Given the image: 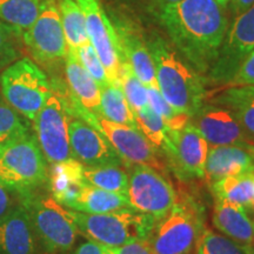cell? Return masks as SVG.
Listing matches in <instances>:
<instances>
[{
	"label": "cell",
	"instance_id": "8d00e7d4",
	"mask_svg": "<svg viewBox=\"0 0 254 254\" xmlns=\"http://www.w3.org/2000/svg\"><path fill=\"white\" fill-rule=\"evenodd\" d=\"M251 85H254V51L244 60L226 86H251Z\"/></svg>",
	"mask_w": 254,
	"mask_h": 254
},
{
	"label": "cell",
	"instance_id": "d6a6232c",
	"mask_svg": "<svg viewBox=\"0 0 254 254\" xmlns=\"http://www.w3.org/2000/svg\"><path fill=\"white\" fill-rule=\"evenodd\" d=\"M28 134V127L17 111L0 101V146Z\"/></svg>",
	"mask_w": 254,
	"mask_h": 254
},
{
	"label": "cell",
	"instance_id": "9c48e42d",
	"mask_svg": "<svg viewBox=\"0 0 254 254\" xmlns=\"http://www.w3.org/2000/svg\"><path fill=\"white\" fill-rule=\"evenodd\" d=\"M128 168L126 198L131 208L157 221L165 217L178 200V192L167 174L146 165H131Z\"/></svg>",
	"mask_w": 254,
	"mask_h": 254
},
{
	"label": "cell",
	"instance_id": "f35d334b",
	"mask_svg": "<svg viewBox=\"0 0 254 254\" xmlns=\"http://www.w3.org/2000/svg\"><path fill=\"white\" fill-rule=\"evenodd\" d=\"M72 254H113V250L97 241L87 240L80 244Z\"/></svg>",
	"mask_w": 254,
	"mask_h": 254
},
{
	"label": "cell",
	"instance_id": "d590c367",
	"mask_svg": "<svg viewBox=\"0 0 254 254\" xmlns=\"http://www.w3.org/2000/svg\"><path fill=\"white\" fill-rule=\"evenodd\" d=\"M15 39L19 38L15 36L8 25H6L0 19V68H6L19 59V51Z\"/></svg>",
	"mask_w": 254,
	"mask_h": 254
},
{
	"label": "cell",
	"instance_id": "7c38bea8",
	"mask_svg": "<svg viewBox=\"0 0 254 254\" xmlns=\"http://www.w3.org/2000/svg\"><path fill=\"white\" fill-rule=\"evenodd\" d=\"M161 152L179 180L205 178L208 142L190 122L182 129H170L167 144Z\"/></svg>",
	"mask_w": 254,
	"mask_h": 254
},
{
	"label": "cell",
	"instance_id": "cb8c5ba5",
	"mask_svg": "<svg viewBox=\"0 0 254 254\" xmlns=\"http://www.w3.org/2000/svg\"><path fill=\"white\" fill-rule=\"evenodd\" d=\"M69 209L82 213L100 214L132 208L125 194L110 192L86 184Z\"/></svg>",
	"mask_w": 254,
	"mask_h": 254
},
{
	"label": "cell",
	"instance_id": "ac0fdd59",
	"mask_svg": "<svg viewBox=\"0 0 254 254\" xmlns=\"http://www.w3.org/2000/svg\"><path fill=\"white\" fill-rule=\"evenodd\" d=\"M38 243L24 205L0 218V254H37Z\"/></svg>",
	"mask_w": 254,
	"mask_h": 254
},
{
	"label": "cell",
	"instance_id": "4fadbf2b",
	"mask_svg": "<svg viewBox=\"0 0 254 254\" xmlns=\"http://www.w3.org/2000/svg\"><path fill=\"white\" fill-rule=\"evenodd\" d=\"M91 126L106 136L127 167L131 165H146L167 174L161 152L138 128L110 122L99 114H94Z\"/></svg>",
	"mask_w": 254,
	"mask_h": 254
},
{
	"label": "cell",
	"instance_id": "6da1fadb",
	"mask_svg": "<svg viewBox=\"0 0 254 254\" xmlns=\"http://www.w3.org/2000/svg\"><path fill=\"white\" fill-rule=\"evenodd\" d=\"M226 8L215 0H182L159 14L172 46L204 77L217 60L230 26Z\"/></svg>",
	"mask_w": 254,
	"mask_h": 254
},
{
	"label": "cell",
	"instance_id": "603a6c76",
	"mask_svg": "<svg viewBox=\"0 0 254 254\" xmlns=\"http://www.w3.org/2000/svg\"><path fill=\"white\" fill-rule=\"evenodd\" d=\"M209 103L230 110L250 138H254V85L228 87Z\"/></svg>",
	"mask_w": 254,
	"mask_h": 254
},
{
	"label": "cell",
	"instance_id": "b9f144b4",
	"mask_svg": "<svg viewBox=\"0 0 254 254\" xmlns=\"http://www.w3.org/2000/svg\"><path fill=\"white\" fill-rule=\"evenodd\" d=\"M153 1H154V4L158 6L159 11H161V9L167 7V6L177 4V2L182 1V0H153Z\"/></svg>",
	"mask_w": 254,
	"mask_h": 254
},
{
	"label": "cell",
	"instance_id": "60d3db41",
	"mask_svg": "<svg viewBox=\"0 0 254 254\" xmlns=\"http://www.w3.org/2000/svg\"><path fill=\"white\" fill-rule=\"evenodd\" d=\"M12 207L13 206H12V199L11 194L8 193V190L0 185V218L7 213Z\"/></svg>",
	"mask_w": 254,
	"mask_h": 254
},
{
	"label": "cell",
	"instance_id": "74e56055",
	"mask_svg": "<svg viewBox=\"0 0 254 254\" xmlns=\"http://www.w3.org/2000/svg\"><path fill=\"white\" fill-rule=\"evenodd\" d=\"M113 254H155L148 239H138L119 247H112Z\"/></svg>",
	"mask_w": 254,
	"mask_h": 254
},
{
	"label": "cell",
	"instance_id": "277c9868",
	"mask_svg": "<svg viewBox=\"0 0 254 254\" xmlns=\"http://www.w3.org/2000/svg\"><path fill=\"white\" fill-rule=\"evenodd\" d=\"M49 184L47 161L37 138L28 133L0 146V185L25 196Z\"/></svg>",
	"mask_w": 254,
	"mask_h": 254
},
{
	"label": "cell",
	"instance_id": "e575fe53",
	"mask_svg": "<svg viewBox=\"0 0 254 254\" xmlns=\"http://www.w3.org/2000/svg\"><path fill=\"white\" fill-rule=\"evenodd\" d=\"M77 55L78 59L80 60L85 69L90 73V75L98 82L100 88L106 86L110 84L109 77H107L106 69H105L103 63L98 56V53L95 52L93 45L91 44V41L84 44L80 47H78L77 50H73Z\"/></svg>",
	"mask_w": 254,
	"mask_h": 254
},
{
	"label": "cell",
	"instance_id": "836d02e7",
	"mask_svg": "<svg viewBox=\"0 0 254 254\" xmlns=\"http://www.w3.org/2000/svg\"><path fill=\"white\" fill-rule=\"evenodd\" d=\"M198 247L202 254H252L224 234L204 228Z\"/></svg>",
	"mask_w": 254,
	"mask_h": 254
},
{
	"label": "cell",
	"instance_id": "3957f363",
	"mask_svg": "<svg viewBox=\"0 0 254 254\" xmlns=\"http://www.w3.org/2000/svg\"><path fill=\"white\" fill-rule=\"evenodd\" d=\"M204 228L201 205L192 196L178 194L170 212L154 224L148 241L155 254H193Z\"/></svg>",
	"mask_w": 254,
	"mask_h": 254
},
{
	"label": "cell",
	"instance_id": "ab89813d",
	"mask_svg": "<svg viewBox=\"0 0 254 254\" xmlns=\"http://www.w3.org/2000/svg\"><path fill=\"white\" fill-rule=\"evenodd\" d=\"M254 5V0H230L227 7H230L233 17H237Z\"/></svg>",
	"mask_w": 254,
	"mask_h": 254
},
{
	"label": "cell",
	"instance_id": "83f0119b",
	"mask_svg": "<svg viewBox=\"0 0 254 254\" xmlns=\"http://www.w3.org/2000/svg\"><path fill=\"white\" fill-rule=\"evenodd\" d=\"M60 18L69 50H77L90 41L85 15L74 0H58Z\"/></svg>",
	"mask_w": 254,
	"mask_h": 254
},
{
	"label": "cell",
	"instance_id": "30bf717a",
	"mask_svg": "<svg viewBox=\"0 0 254 254\" xmlns=\"http://www.w3.org/2000/svg\"><path fill=\"white\" fill-rule=\"evenodd\" d=\"M21 40L32 58L47 68L57 67L65 62L67 43L64 34L58 0H46L43 11Z\"/></svg>",
	"mask_w": 254,
	"mask_h": 254
},
{
	"label": "cell",
	"instance_id": "f1b7e54d",
	"mask_svg": "<svg viewBox=\"0 0 254 254\" xmlns=\"http://www.w3.org/2000/svg\"><path fill=\"white\" fill-rule=\"evenodd\" d=\"M84 178L88 185L126 195L128 172L124 166H84Z\"/></svg>",
	"mask_w": 254,
	"mask_h": 254
},
{
	"label": "cell",
	"instance_id": "44dd1931",
	"mask_svg": "<svg viewBox=\"0 0 254 254\" xmlns=\"http://www.w3.org/2000/svg\"><path fill=\"white\" fill-rule=\"evenodd\" d=\"M212 224L224 236L230 238L254 254L253 221L243 206L215 200Z\"/></svg>",
	"mask_w": 254,
	"mask_h": 254
},
{
	"label": "cell",
	"instance_id": "bcb514c9",
	"mask_svg": "<svg viewBox=\"0 0 254 254\" xmlns=\"http://www.w3.org/2000/svg\"><path fill=\"white\" fill-rule=\"evenodd\" d=\"M0 101H1V97H0Z\"/></svg>",
	"mask_w": 254,
	"mask_h": 254
},
{
	"label": "cell",
	"instance_id": "5bb4252c",
	"mask_svg": "<svg viewBox=\"0 0 254 254\" xmlns=\"http://www.w3.org/2000/svg\"><path fill=\"white\" fill-rule=\"evenodd\" d=\"M85 15L88 38L106 69L110 84L120 85L123 57L118 37L100 0H74Z\"/></svg>",
	"mask_w": 254,
	"mask_h": 254
},
{
	"label": "cell",
	"instance_id": "d6986e66",
	"mask_svg": "<svg viewBox=\"0 0 254 254\" xmlns=\"http://www.w3.org/2000/svg\"><path fill=\"white\" fill-rule=\"evenodd\" d=\"M254 173V145L211 146L204 179L209 184L224 177Z\"/></svg>",
	"mask_w": 254,
	"mask_h": 254
},
{
	"label": "cell",
	"instance_id": "e0dca14e",
	"mask_svg": "<svg viewBox=\"0 0 254 254\" xmlns=\"http://www.w3.org/2000/svg\"><path fill=\"white\" fill-rule=\"evenodd\" d=\"M123 60L128 63L134 74L146 87H158L154 63L147 43L132 24L124 20L114 21Z\"/></svg>",
	"mask_w": 254,
	"mask_h": 254
},
{
	"label": "cell",
	"instance_id": "2e32d148",
	"mask_svg": "<svg viewBox=\"0 0 254 254\" xmlns=\"http://www.w3.org/2000/svg\"><path fill=\"white\" fill-rule=\"evenodd\" d=\"M190 123L211 146L254 145L236 117L226 107L217 104H202L190 118Z\"/></svg>",
	"mask_w": 254,
	"mask_h": 254
},
{
	"label": "cell",
	"instance_id": "8fae6325",
	"mask_svg": "<svg viewBox=\"0 0 254 254\" xmlns=\"http://www.w3.org/2000/svg\"><path fill=\"white\" fill-rule=\"evenodd\" d=\"M254 51V5L228 26L220 51L206 74L207 84L227 85L238 68Z\"/></svg>",
	"mask_w": 254,
	"mask_h": 254
},
{
	"label": "cell",
	"instance_id": "ba28073f",
	"mask_svg": "<svg viewBox=\"0 0 254 254\" xmlns=\"http://www.w3.org/2000/svg\"><path fill=\"white\" fill-rule=\"evenodd\" d=\"M0 88L6 103L31 122L52 94L46 73L28 58L15 60L4 68Z\"/></svg>",
	"mask_w": 254,
	"mask_h": 254
},
{
	"label": "cell",
	"instance_id": "7a4b0ae2",
	"mask_svg": "<svg viewBox=\"0 0 254 254\" xmlns=\"http://www.w3.org/2000/svg\"><path fill=\"white\" fill-rule=\"evenodd\" d=\"M154 63L158 88L167 103L192 118L206 99V77L192 67L166 39L152 33L146 40Z\"/></svg>",
	"mask_w": 254,
	"mask_h": 254
},
{
	"label": "cell",
	"instance_id": "8992f818",
	"mask_svg": "<svg viewBox=\"0 0 254 254\" xmlns=\"http://www.w3.org/2000/svg\"><path fill=\"white\" fill-rule=\"evenodd\" d=\"M52 94L33 119L36 138L49 164L74 159L69 146L68 127L73 116L68 88L53 80Z\"/></svg>",
	"mask_w": 254,
	"mask_h": 254
},
{
	"label": "cell",
	"instance_id": "5b68a950",
	"mask_svg": "<svg viewBox=\"0 0 254 254\" xmlns=\"http://www.w3.org/2000/svg\"><path fill=\"white\" fill-rule=\"evenodd\" d=\"M38 245L46 254H62L72 250L78 228L71 209L52 198V195L33 192L21 196Z\"/></svg>",
	"mask_w": 254,
	"mask_h": 254
},
{
	"label": "cell",
	"instance_id": "f546056e",
	"mask_svg": "<svg viewBox=\"0 0 254 254\" xmlns=\"http://www.w3.org/2000/svg\"><path fill=\"white\" fill-rule=\"evenodd\" d=\"M133 113H134L139 131L159 151H163L167 144L168 132H170V128L165 124L163 118L151 109L150 105H146L142 109L136 110Z\"/></svg>",
	"mask_w": 254,
	"mask_h": 254
},
{
	"label": "cell",
	"instance_id": "ee69618b",
	"mask_svg": "<svg viewBox=\"0 0 254 254\" xmlns=\"http://www.w3.org/2000/svg\"><path fill=\"white\" fill-rule=\"evenodd\" d=\"M195 254H202L201 251H200V249L198 246H196V250H195Z\"/></svg>",
	"mask_w": 254,
	"mask_h": 254
},
{
	"label": "cell",
	"instance_id": "d4e9b609",
	"mask_svg": "<svg viewBox=\"0 0 254 254\" xmlns=\"http://www.w3.org/2000/svg\"><path fill=\"white\" fill-rule=\"evenodd\" d=\"M215 200L254 209V173L224 177L209 184Z\"/></svg>",
	"mask_w": 254,
	"mask_h": 254
},
{
	"label": "cell",
	"instance_id": "7bdbcfd3",
	"mask_svg": "<svg viewBox=\"0 0 254 254\" xmlns=\"http://www.w3.org/2000/svg\"><path fill=\"white\" fill-rule=\"evenodd\" d=\"M215 1L219 2V4H221L222 6H228V2H230V0H215Z\"/></svg>",
	"mask_w": 254,
	"mask_h": 254
},
{
	"label": "cell",
	"instance_id": "484cf974",
	"mask_svg": "<svg viewBox=\"0 0 254 254\" xmlns=\"http://www.w3.org/2000/svg\"><path fill=\"white\" fill-rule=\"evenodd\" d=\"M46 0H0V19L18 38L33 25Z\"/></svg>",
	"mask_w": 254,
	"mask_h": 254
},
{
	"label": "cell",
	"instance_id": "ffe728a7",
	"mask_svg": "<svg viewBox=\"0 0 254 254\" xmlns=\"http://www.w3.org/2000/svg\"><path fill=\"white\" fill-rule=\"evenodd\" d=\"M64 65L72 113L77 110H84L98 114L101 95V88L98 82L85 69L73 50L68 49Z\"/></svg>",
	"mask_w": 254,
	"mask_h": 254
},
{
	"label": "cell",
	"instance_id": "1f68e13d",
	"mask_svg": "<svg viewBox=\"0 0 254 254\" xmlns=\"http://www.w3.org/2000/svg\"><path fill=\"white\" fill-rule=\"evenodd\" d=\"M148 91V105L155 113L163 118L167 127L173 131H178L185 127L190 122L189 114L178 111L167 103L158 87H150Z\"/></svg>",
	"mask_w": 254,
	"mask_h": 254
},
{
	"label": "cell",
	"instance_id": "7402d4cb",
	"mask_svg": "<svg viewBox=\"0 0 254 254\" xmlns=\"http://www.w3.org/2000/svg\"><path fill=\"white\" fill-rule=\"evenodd\" d=\"M84 165L75 159L52 164L49 170V185L52 198L69 208L86 185Z\"/></svg>",
	"mask_w": 254,
	"mask_h": 254
},
{
	"label": "cell",
	"instance_id": "9a60e30c",
	"mask_svg": "<svg viewBox=\"0 0 254 254\" xmlns=\"http://www.w3.org/2000/svg\"><path fill=\"white\" fill-rule=\"evenodd\" d=\"M68 132L73 158L84 166H126L106 136L82 119L73 117Z\"/></svg>",
	"mask_w": 254,
	"mask_h": 254
},
{
	"label": "cell",
	"instance_id": "4316f807",
	"mask_svg": "<svg viewBox=\"0 0 254 254\" xmlns=\"http://www.w3.org/2000/svg\"><path fill=\"white\" fill-rule=\"evenodd\" d=\"M98 114L110 122L138 128L134 113L126 100L120 85L109 84L101 87L100 106Z\"/></svg>",
	"mask_w": 254,
	"mask_h": 254
},
{
	"label": "cell",
	"instance_id": "4dcf8cb0",
	"mask_svg": "<svg viewBox=\"0 0 254 254\" xmlns=\"http://www.w3.org/2000/svg\"><path fill=\"white\" fill-rule=\"evenodd\" d=\"M120 87L124 92L126 100L128 101L129 106L133 112L140 110L148 105V91L147 87L139 80L128 65V63L123 60L122 68H120Z\"/></svg>",
	"mask_w": 254,
	"mask_h": 254
},
{
	"label": "cell",
	"instance_id": "f6af8a7d",
	"mask_svg": "<svg viewBox=\"0 0 254 254\" xmlns=\"http://www.w3.org/2000/svg\"><path fill=\"white\" fill-rule=\"evenodd\" d=\"M253 241H254V221H253Z\"/></svg>",
	"mask_w": 254,
	"mask_h": 254
},
{
	"label": "cell",
	"instance_id": "52a82bcc",
	"mask_svg": "<svg viewBox=\"0 0 254 254\" xmlns=\"http://www.w3.org/2000/svg\"><path fill=\"white\" fill-rule=\"evenodd\" d=\"M78 232L88 240L119 247L138 239H148L157 222L154 218L133 209L91 214L71 209Z\"/></svg>",
	"mask_w": 254,
	"mask_h": 254
}]
</instances>
